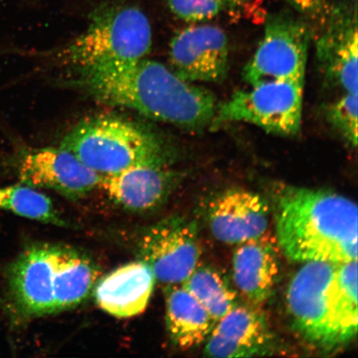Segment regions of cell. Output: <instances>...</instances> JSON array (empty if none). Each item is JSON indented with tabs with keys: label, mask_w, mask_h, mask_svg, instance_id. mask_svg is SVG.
Instances as JSON below:
<instances>
[{
	"label": "cell",
	"mask_w": 358,
	"mask_h": 358,
	"mask_svg": "<svg viewBox=\"0 0 358 358\" xmlns=\"http://www.w3.org/2000/svg\"><path fill=\"white\" fill-rule=\"evenodd\" d=\"M65 85L104 104L125 107L191 131L210 127L219 103L208 90L145 57L69 69Z\"/></svg>",
	"instance_id": "6da1fadb"
},
{
	"label": "cell",
	"mask_w": 358,
	"mask_h": 358,
	"mask_svg": "<svg viewBox=\"0 0 358 358\" xmlns=\"http://www.w3.org/2000/svg\"><path fill=\"white\" fill-rule=\"evenodd\" d=\"M275 239L299 263L357 261V207L338 192L275 183L271 191Z\"/></svg>",
	"instance_id": "7a4b0ae2"
},
{
	"label": "cell",
	"mask_w": 358,
	"mask_h": 358,
	"mask_svg": "<svg viewBox=\"0 0 358 358\" xmlns=\"http://www.w3.org/2000/svg\"><path fill=\"white\" fill-rule=\"evenodd\" d=\"M287 310L299 335L325 351L346 345L357 332V262H307L286 293Z\"/></svg>",
	"instance_id": "3957f363"
},
{
	"label": "cell",
	"mask_w": 358,
	"mask_h": 358,
	"mask_svg": "<svg viewBox=\"0 0 358 358\" xmlns=\"http://www.w3.org/2000/svg\"><path fill=\"white\" fill-rule=\"evenodd\" d=\"M61 147L101 176L144 164L171 165L172 145L145 127L110 115L79 122L66 134Z\"/></svg>",
	"instance_id": "277c9868"
},
{
	"label": "cell",
	"mask_w": 358,
	"mask_h": 358,
	"mask_svg": "<svg viewBox=\"0 0 358 358\" xmlns=\"http://www.w3.org/2000/svg\"><path fill=\"white\" fill-rule=\"evenodd\" d=\"M151 47L145 13L132 4L109 3L96 8L86 31L53 56L69 69H80L141 59Z\"/></svg>",
	"instance_id": "5b68a950"
},
{
	"label": "cell",
	"mask_w": 358,
	"mask_h": 358,
	"mask_svg": "<svg viewBox=\"0 0 358 358\" xmlns=\"http://www.w3.org/2000/svg\"><path fill=\"white\" fill-rule=\"evenodd\" d=\"M304 82L266 80L218 103L210 131L231 123H248L280 136L301 131Z\"/></svg>",
	"instance_id": "8992f818"
},
{
	"label": "cell",
	"mask_w": 358,
	"mask_h": 358,
	"mask_svg": "<svg viewBox=\"0 0 358 358\" xmlns=\"http://www.w3.org/2000/svg\"><path fill=\"white\" fill-rule=\"evenodd\" d=\"M310 25L301 17L281 12L268 15L261 43L243 70V80L252 86L266 80L304 82Z\"/></svg>",
	"instance_id": "52a82bcc"
},
{
	"label": "cell",
	"mask_w": 358,
	"mask_h": 358,
	"mask_svg": "<svg viewBox=\"0 0 358 358\" xmlns=\"http://www.w3.org/2000/svg\"><path fill=\"white\" fill-rule=\"evenodd\" d=\"M60 245L33 244L6 271V301L13 321L55 313V278Z\"/></svg>",
	"instance_id": "ba28073f"
},
{
	"label": "cell",
	"mask_w": 358,
	"mask_h": 358,
	"mask_svg": "<svg viewBox=\"0 0 358 358\" xmlns=\"http://www.w3.org/2000/svg\"><path fill=\"white\" fill-rule=\"evenodd\" d=\"M138 252L156 281L167 286L181 285L199 264L198 225L179 216L163 219L143 232Z\"/></svg>",
	"instance_id": "9c48e42d"
},
{
	"label": "cell",
	"mask_w": 358,
	"mask_h": 358,
	"mask_svg": "<svg viewBox=\"0 0 358 358\" xmlns=\"http://www.w3.org/2000/svg\"><path fill=\"white\" fill-rule=\"evenodd\" d=\"M323 15L315 47L325 83L343 94H357V0L336 2Z\"/></svg>",
	"instance_id": "30bf717a"
},
{
	"label": "cell",
	"mask_w": 358,
	"mask_h": 358,
	"mask_svg": "<svg viewBox=\"0 0 358 358\" xmlns=\"http://www.w3.org/2000/svg\"><path fill=\"white\" fill-rule=\"evenodd\" d=\"M169 56L170 69L187 82L221 83L229 73V40L217 26L181 30L170 43Z\"/></svg>",
	"instance_id": "8fae6325"
},
{
	"label": "cell",
	"mask_w": 358,
	"mask_h": 358,
	"mask_svg": "<svg viewBox=\"0 0 358 358\" xmlns=\"http://www.w3.org/2000/svg\"><path fill=\"white\" fill-rule=\"evenodd\" d=\"M17 173L24 185L56 191L71 199L87 196L101 186L103 178L61 146L22 151Z\"/></svg>",
	"instance_id": "7c38bea8"
},
{
	"label": "cell",
	"mask_w": 358,
	"mask_h": 358,
	"mask_svg": "<svg viewBox=\"0 0 358 358\" xmlns=\"http://www.w3.org/2000/svg\"><path fill=\"white\" fill-rule=\"evenodd\" d=\"M270 204L262 196L243 189L221 192L210 201L208 222L215 238L239 245L266 234Z\"/></svg>",
	"instance_id": "4fadbf2b"
},
{
	"label": "cell",
	"mask_w": 358,
	"mask_h": 358,
	"mask_svg": "<svg viewBox=\"0 0 358 358\" xmlns=\"http://www.w3.org/2000/svg\"><path fill=\"white\" fill-rule=\"evenodd\" d=\"M205 343L206 357H262L272 355L275 336L262 313L238 304L217 322Z\"/></svg>",
	"instance_id": "5bb4252c"
},
{
	"label": "cell",
	"mask_w": 358,
	"mask_h": 358,
	"mask_svg": "<svg viewBox=\"0 0 358 358\" xmlns=\"http://www.w3.org/2000/svg\"><path fill=\"white\" fill-rule=\"evenodd\" d=\"M180 179V174L170 169V165L144 164L103 176L101 186L124 208L145 212L162 206Z\"/></svg>",
	"instance_id": "9a60e30c"
},
{
	"label": "cell",
	"mask_w": 358,
	"mask_h": 358,
	"mask_svg": "<svg viewBox=\"0 0 358 358\" xmlns=\"http://www.w3.org/2000/svg\"><path fill=\"white\" fill-rule=\"evenodd\" d=\"M280 248L266 234L237 246L232 258L236 288L253 306L265 303L275 287L280 274Z\"/></svg>",
	"instance_id": "2e32d148"
},
{
	"label": "cell",
	"mask_w": 358,
	"mask_h": 358,
	"mask_svg": "<svg viewBox=\"0 0 358 358\" xmlns=\"http://www.w3.org/2000/svg\"><path fill=\"white\" fill-rule=\"evenodd\" d=\"M156 279L146 264H127L109 273L96 286V301L102 310L119 319H129L146 310Z\"/></svg>",
	"instance_id": "e0dca14e"
},
{
	"label": "cell",
	"mask_w": 358,
	"mask_h": 358,
	"mask_svg": "<svg viewBox=\"0 0 358 358\" xmlns=\"http://www.w3.org/2000/svg\"><path fill=\"white\" fill-rule=\"evenodd\" d=\"M216 324L194 295L180 285L168 286L166 325L170 339L182 350L206 342Z\"/></svg>",
	"instance_id": "ac0fdd59"
},
{
	"label": "cell",
	"mask_w": 358,
	"mask_h": 358,
	"mask_svg": "<svg viewBox=\"0 0 358 358\" xmlns=\"http://www.w3.org/2000/svg\"><path fill=\"white\" fill-rule=\"evenodd\" d=\"M99 270L86 255L61 246L55 278V313L79 306L91 294Z\"/></svg>",
	"instance_id": "d6986e66"
},
{
	"label": "cell",
	"mask_w": 358,
	"mask_h": 358,
	"mask_svg": "<svg viewBox=\"0 0 358 358\" xmlns=\"http://www.w3.org/2000/svg\"><path fill=\"white\" fill-rule=\"evenodd\" d=\"M194 295L217 323L238 306L236 291L222 272L211 266H199L181 284Z\"/></svg>",
	"instance_id": "ffe728a7"
},
{
	"label": "cell",
	"mask_w": 358,
	"mask_h": 358,
	"mask_svg": "<svg viewBox=\"0 0 358 358\" xmlns=\"http://www.w3.org/2000/svg\"><path fill=\"white\" fill-rule=\"evenodd\" d=\"M0 210L31 220L67 227L51 199L24 183L0 187Z\"/></svg>",
	"instance_id": "44dd1931"
},
{
	"label": "cell",
	"mask_w": 358,
	"mask_h": 358,
	"mask_svg": "<svg viewBox=\"0 0 358 358\" xmlns=\"http://www.w3.org/2000/svg\"><path fill=\"white\" fill-rule=\"evenodd\" d=\"M326 119L352 149L357 145V94L343 93L326 108Z\"/></svg>",
	"instance_id": "7402d4cb"
},
{
	"label": "cell",
	"mask_w": 358,
	"mask_h": 358,
	"mask_svg": "<svg viewBox=\"0 0 358 358\" xmlns=\"http://www.w3.org/2000/svg\"><path fill=\"white\" fill-rule=\"evenodd\" d=\"M167 2L174 15L190 22L213 20L226 10L222 0H167Z\"/></svg>",
	"instance_id": "603a6c76"
},
{
	"label": "cell",
	"mask_w": 358,
	"mask_h": 358,
	"mask_svg": "<svg viewBox=\"0 0 358 358\" xmlns=\"http://www.w3.org/2000/svg\"><path fill=\"white\" fill-rule=\"evenodd\" d=\"M303 15L317 16L323 15L328 6L327 0H284Z\"/></svg>",
	"instance_id": "cb8c5ba5"
},
{
	"label": "cell",
	"mask_w": 358,
	"mask_h": 358,
	"mask_svg": "<svg viewBox=\"0 0 358 358\" xmlns=\"http://www.w3.org/2000/svg\"><path fill=\"white\" fill-rule=\"evenodd\" d=\"M252 0H222L226 10L231 8V10H237V8H243L249 3Z\"/></svg>",
	"instance_id": "d4e9b609"
}]
</instances>
